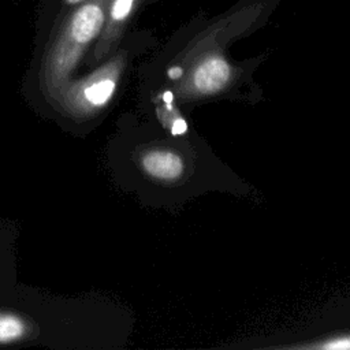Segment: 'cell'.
Wrapping results in <instances>:
<instances>
[{"instance_id": "obj_1", "label": "cell", "mask_w": 350, "mask_h": 350, "mask_svg": "<svg viewBox=\"0 0 350 350\" xmlns=\"http://www.w3.org/2000/svg\"><path fill=\"white\" fill-rule=\"evenodd\" d=\"M109 0H83L60 22L42 57L40 81L49 98H55L71 79L85 52L97 41L107 16Z\"/></svg>"}, {"instance_id": "obj_2", "label": "cell", "mask_w": 350, "mask_h": 350, "mask_svg": "<svg viewBox=\"0 0 350 350\" xmlns=\"http://www.w3.org/2000/svg\"><path fill=\"white\" fill-rule=\"evenodd\" d=\"M126 66V52H118L90 74L68 81L55 100L74 119H88L98 113L112 98Z\"/></svg>"}, {"instance_id": "obj_3", "label": "cell", "mask_w": 350, "mask_h": 350, "mask_svg": "<svg viewBox=\"0 0 350 350\" xmlns=\"http://www.w3.org/2000/svg\"><path fill=\"white\" fill-rule=\"evenodd\" d=\"M232 74L234 66L220 52H201L186 83L194 93L212 94L221 90L231 81Z\"/></svg>"}, {"instance_id": "obj_4", "label": "cell", "mask_w": 350, "mask_h": 350, "mask_svg": "<svg viewBox=\"0 0 350 350\" xmlns=\"http://www.w3.org/2000/svg\"><path fill=\"white\" fill-rule=\"evenodd\" d=\"M148 0H109L105 23L97 38L93 57L104 59L120 40L130 19Z\"/></svg>"}, {"instance_id": "obj_5", "label": "cell", "mask_w": 350, "mask_h": 350, "mask_svg": "<svg viewBox=\"0 0 350 350\" xmlns=\"http://www.w3.org/2000/svg\"><path fill=\"white\" fill-rule=\"evenodd\" d=\"M142 170L154 179L172 182L182 176L185 164L183 159L168 149H150L141 156Z\"/></svg>"}, {"instance_id": "obj_6", "label": "cell", "mask_w": 350, "mask_h": 350, "mask_svg": "<svg viewBox=\"0 0 350 350\" xmlns=\"http://www.w3.org/2000/svg\"><path fill=\"white\" fill-rule=\"evenodd\" d=\"M30 332V324L21 314L0 312V345H10L25 339Z\"/></svg>"}, {"instance_id": "obj_7", "label": "cell", "mask_w": 350, "mask_h": 350, "mask_svg": "<svg viewBox=\"0 0 350 350\" xmlns=\"http://www.w3.org/2000/svg\"><path fill=\"white\" fill-rule=\"evenodd\" d=\"M168 75L171 79H178L183 75V68L182 66H172L170 70H168Z\"/></svg>"}]
</instances>
